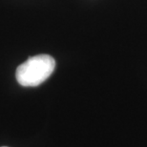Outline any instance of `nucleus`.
Instances as JSON below:
<instances>
[{"mask_svg": "<svg viewBox=\"0 0 147 147\" xmlns=\"http://www.w3.org/2000/svg\"><path fill=\"white\" fill-rule=\"evenodd\" d=\"M55 68V60L49 55L29 57L16 69L17 82L24 87H36L43 83Z\"/></svg>", "mask_w": 147, "mask_h": 147, "instance_id": "nucleus-1", "label": "nucleus"}, {"mask_svg": "<svg viewBox=\"0 0 147 147\" xmlns=\"http://www.w3.org/2000/svg\"><path fill=\"white\" fill-rule=\"evenodd\" d=\"M4 147H6V146H4Z\"/></svg>", "mask_w": 147, "mask_h": 147, "instance_id": "nucleus-2", "label": "nucleus"}]
</instances>
